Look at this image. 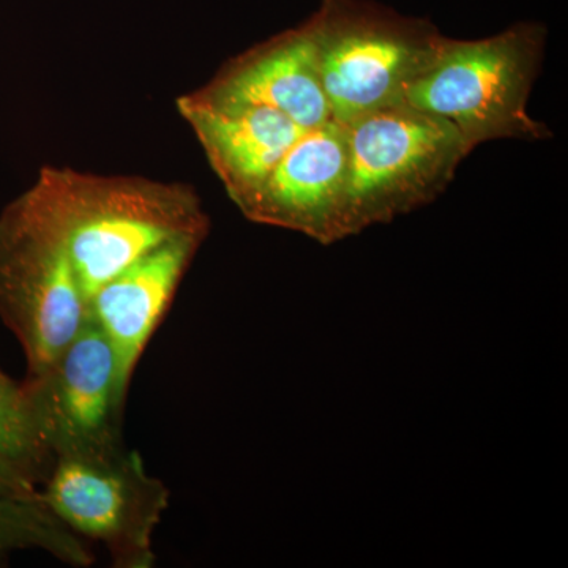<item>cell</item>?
Here are the masks:
<instances>
[{"instance_id":"9c48e42d","label":"cell","mask_w":568,"mask_h":568,"mask_svg":"<svg viewBox=\"0 0 568 568\" xmlns=\"http://www.w3.org/2000/svg\"><path fill=\"white\" fill-rule=\"evenodd\" d=\"M204 241L190 235L152 250L104 283L88 302V315L102 328L115 355L119 390L125 398L134 368Z\"/></svg>"},{"instance_id":"8992f818","label":"cell","mask_w":568,"mask_h":568,"mask_svg":"<svg viewBox=\"0 0 568 568\" xmlns=\"http://www.w3.org/2000/svg\"><path fill=\"white\" fill-rule=\"evenodd\" d=\"M40 491L63 525L103 545L112 566H155L153 534L170 508V489L136 450L55 459Z\"/></svg>"},{"instance_id":"5bb4252c","label":"cell","mask_w":568,"mask_h":568,"mask_svg":"<svg viewBox=\"0 0 568 568\" xmlns=\"http://www.w3.org/2000/svg\"><path fill=\"white\" fill-rule=\"evenodd\" d=\"M0 499L41 500L39 485L0 452Z\"/></svg>"},{"instance_id":"ba28073f","label":"cell","mask_w":568,"mask_h":568,"mask_svg":"<svg viewBox=\"0 0 568 568\" xmlns=\"http://www.w3.org/2000/svg\"><path fill=\"white\" fill-rule=\"evenodd\" d=\"M345 123L328 119L306 130L237 207L250 222L284 227L323 245L346 239Z\"/></svg>"},{"instance_id":"6da1fadb","label":"cell","mask_w":568,"mask_h":568,"mask_svg":"<svg viewBox=\"0 0 568 568\" xmlns=\"http://www.w3.org/2000/svg\"><path fill=\"white\" fill-rule=\"evenodd\" d=\"M85 304L123 268L178 239L207 237L209 216L192 186L43 168Z\"/></svg>"},{"instance_id":"30bf717a","label":"cell","mask_w":568,"mask_h":568,"mask_svg":"<svg viewBox=\"0 0 568 568\" xmlns=\"http://www.w3.org/2000/svg\"><path fill=\"white\" fill-rule=\"evenodd\" d=\"M193 93L211 102L274 108L305 130L332 119L306 22L233 59Z\"/></svg>"},{"instance_id":"4fadbf2b","label":"cell","mask_w":568,"mask_h":568,"mask_svg":"<svg viewBox=\"0 0 568 568\" xmlns=\"http://www.w3.org/2000/svg\"><path fill=\"white\" fill-rule=\"evenodd\" d=\"M0 452L37 485L50 477L55 459L41 443L22 384L0 369Z\"/></svg>"},{"instance_id":"7a4b0ae2","label":"cell","mask_w":568,"mask_h":568,"mask_svg":"<svg viewBox=\"0 0 568 568\" xmlns=\"http://www.w3.org/2000/svg\"><path fill=\"white\" fill-rule=\"evenodd\" d=\"M547 28L519 22L480 40L444 37L435 58L403 91L399 102L450 122L469 148L496 140H548L529 114Z\"/></svg>"},{"instance_id":"277c9868","label":"cell","mask_w":568,"mask_h":568,"mask_svg":"<svg viewBox=\"0 0 568 568\" xmlns=\"http://www.w3.org/2000/svg\"><path fill=\"white\" fill-rule=\"evenodd\" d=\"M85 315L62 224L37 179L0 213V320L20 342L28 376L54 362Z\"/></svg>"},{"instance_id":"5b68a950","label":"cell","mask_w":568,"mask_h":568,"mask_svg":"<svg viewBox=\"0 0 568 568\" xmlns=\"http://www.w3.org/2000/svg\"><path fill=\"white\" fill-rule=\"evenodd\" d=\"M306 26L332 119L342 123L399 102L444 40L432 22L369 0H323Z\"/></svg>"},{"instance_id":"8fae6325","label":"cell","mask_w":568,"mask_h":568,"mask_svg":"<svg viewBox=\"0 0 568 568\" xmlns=\"http://www.w3.org/2000/svg\"><path fill=\"white\" fill-rule=\"evenodd\" d=\"M178 110L235 205L264 182L306 132L274 108L211 102L193 92L179 97Z\"/></svg>"},{"instance_id":"52a82bcc","label":"cell","mask_w":568,"mask_h":568,"mask_svg":"<svg viewBox=\"0 0 568 568\" xmlns=\"http://www.w3.org/2000/svg\"><path fill=\"white\" fill-rule=\"evenodd\" d=\"M52 458L103 457L123 446L118 364L91 316L47 369L22 383Z\"/></svg>"},{"instance_id":"7c38bea8","label":"cell","mask_w":568,"mask_h":568,"mask_svg":"<svg viewBox=\"0 0 568 568\" xmlns=\"http://www.w3.org/2000/svg\"><path fill=\"white\" fill-rule=\"evenodd\" d=\"M40 549L67 566L91 567L95 556L43 500L0 499V562L11 552Z\"/></svg>"},{"instance_id":"3957f363","label":"cell","mask_w":568,"mask_h":568,"mask_svg":"<svg viewBox=\"0 0 568 568\" xmlns=\"http://www.w3.org/2000/svg\"><path fill=\"white\" fill-rule=\"evenodd\" d=\"M345 126L347 237L433 203L473 152L450 122L402 102Z\"/></svg>"}]
</instances>
